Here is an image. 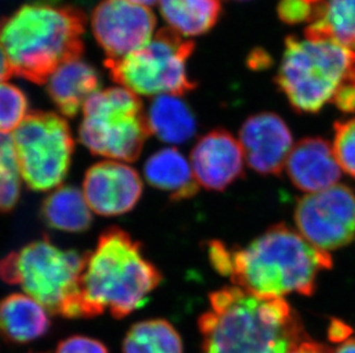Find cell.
I'll use <instances>...</instances> for the list:
<instances>
[{"label": "cell", "instance_id": "cell-1", "mask_svg": "<svg viewBox=\"0 0 355 353\" xmlns=\"http://www.w3.org/2000/svg\"><path fill=\"white\" fill-rule=\"evenodd\" d=\"M198 326L202 353H290L309 338L284 298H259L238 287L209 295Z\"/></svg>", "mask_w": 355, "mask_h": 353}, {"label": "cell", "instance_id": "cell-2", "mask_svg": "<svg viewBox=\"0 0 355 353\" xmlns=\"http://www.w3.org/2000/svg\"><path fill=\"white\" fill-rule=\"evenodd\" d=\"M162 279L138 241L122 228H107L96 248L84 253L80 318L97 317L108 311L115 319H123L148 303Z\"/></svg>", "mask_w": 355, "mask_h": 353}, {"label": "cell", "instance_id": "cell-3", "mask_svg": "<svg viewBox=\"0 0 355 353\" xmlns=\"http://www.w3.org/2000/svg\"><path fill=\"white\" fill-rule=\"evenodd\" d=\"M85 15L73 6L24 5L0 22V45L14 75L47 83L84 52Z\"/></svg>", "mask_w": 355, "mask_h": 353}, {"label": "cell", "instance_id": "cell-4", "mask_svg": "<svg viewBox=\"0 0 355 353\" xmlns=\"http://www.w3.org/2000/svg\"><path fill=\"white\" fill-rule=\"evenodd\" d=\"M331 267L330 253L277 224L248 247L232 251L230 278L236 287L259 298H283L292 293L312 296L318 272Z\"/></svg>", "mask_w": 355, "mask_h": 353}, {"label": "cell", "instance_id": "cell-5", "mask_svg": "<svg viewBox=\"0 0 355 353\" xmlns=\"http://www.w3.org/2000/svg\"><path fill=\"white\" fill-rule=\"evenodd\" d=\"M275 83L299 114H318L355 87V51L331 39L285 38Z\"/></svg>", "mask_w": 355, "mask_h": 353}, {"label": "cell", "instance_id": "cell-6", "mask_svg": "<svg viewBox=\"0 0 355 353\" xmlns=\"http://www.w3.org/2000/svg\"><path fill=\"white\" fill-rule=\"evenodd\" d=\"M84 255L42 239L0 260V280L24 293L54 316L80 318V277Z\"/></svg>", "mask_w": 355, "mask_h": 353}, {"label": "cell", "instance_id": "cell-7", "mask_svg": "<svg viewBox=\"0 0 355 353\" xmlns=\"http://www.w3.org/2000/svg\"><path fill=\"white\" fill-rule=\"evenodd\" d=\"M150 136L143 102L125 87L98 91L84 105L80 141L94 155L134 162Z\"/></svg>", "mask_w": 355, "mask_h": 353}, {"label": "cell", "instance_id": "cell-8", "mask_svg": "<svg viewBox=\"0 0 355 353\" xmlns=\"http://www.w3.org/2000/svg\"><path fill=\"white\" fill-rule=\"evenodd\" d=\"M195 48L193 40L171 28H162L139 50L121 59H106L105 67L112 80L134 93L181 97L197 87L187 71Z\"/></svg>", "mask_w": 355, "mask_h": 353}, {"label": "cell", "instance_id": "cell-9", "mask_svg": "<svg viewBox=\"0 0 355 353\" xmlns=\"http://www.w3.org/2000/svg\"><path fill=\"white\" fill-rule=\"evenodd\" d=\"M12 139L21 178L31 190L44 192L64 181L75 150L64 117L50 111L29 113Z\"/></svg>", "mask_w": 355, "mask_h": 353}, {"label": "cell", "instance_id": "cell-10", "mask_svg": "<svg viewBox=\"0 0 355 353\" xmlns=\"http://www.w3.org/2000/svg\"><path fill=\"white\" fill-rule=\"evenodd\" d=\"M300 235L318 250L330 251L355 241V192L346 185L302 197L295 209Z\"/></svg>", "mask_w": 355, "mask_h": 353}, {"label": "cell", "instance_id": "cell-11", "mask_svg": "<svg viewBox=\"0 0 355 353\" xmlns=\"http://www.w3.org/2000/svg\"><path fill=\"white\" fill-rule=\"evenodd\" d=\"M155 24L150 8L127 0H103L91 17L94 37L107 59H121L148 45Z\"/></svg>", "mask_w": 355, "mask_h": 353}, {"label": "cell", "instance_id": "cell-12", "mask_svg": "<svg viewBox=\"0 0 355 353\" xmlns=\"http://www.w3.org/2000/svg\"><path fill=\"white\" fill-rule=\"evenodd\" d=\"M143 193L137 171L127 164L103 161L89 168L83 181V195L91 210L106 217L132 210Z\"/></svg>", "mask_w": 355, "mask_h": 353}, {"label": "cell", "instance_id": "cell-13", "mask_svg": "<svg viewBox=\"0 0 355 353\" xmlns=\"http://www.w3.org/2000/svg\"><path fill=\"white\" fill-rule=\"evenodd\" d=\"M239 143L248 167L260 174L279 176L293 147L291 131L277 114L260 113L245 120Z\"/></svg>", "mask_w": 355, "mask_h": 353}, {"label": "cell", "instance_id": "cell-14", "mask_svg": "<svg viewBox=\"0 0 355 353\" xmlns=\"http://www.w3.org/2000/svg\"><path fill=\"white\" fill-rule=\"evenodd\" d=\"M244 153L241 143L225 129L205 134L191 152L196 180L208 190H223L244 176Z\"/></svg>", "mask_w": 355, "mask_h": 353}, {"label": "cell", "instance_id": "cell-15", "mask_svg": "<svg viewBox=\"0 0 355 353\" xmlns=\"http://www.w3.org/2000/svg\"><path fill=\"white\" fill-rule=\"evenodd\" d=\"M285 170L298 190L309 194L335 186L342 176L331 145L318 137L305 138L293 145Z\"/></svg>", "mask_w": 355, "mask_h": 353}, {"label": "cell", "instance_id": "cell-16", "mask_svg": "<svg viewBox=\"0 0 355 353\" xmlns=\"http://www.w3.org/2000/svg\"><path fill=\"white\" fill-rule=\"evenodd\" d=\"M101 78L92 66L78 60L61 66L46 83L51 100L64 116L74 117L87 99L98 92Z\"/></svg>", "mask_w": 355, "mask_h": 353}, {"label": "cell", "instance_id": "cell-17", "mask_svg": "<svg viewBox=\"0 0 355 353\" xmlns=\"http://www.w3.org/2000/svg\"><path fill=\"white\" fill-rule=\"evenodd\" d=\"M50 328L46 310L28 295L12 293L0 300V337L8 343H31Z\"/></svg>", "mask_w": 355, "mask_h": 353}, {"label": "cell", "instance_id": "cell-18", "mask_svg": "<svg viewBox=\"0 0 355 353\" xmlns=\"http://www.w3.org/2000/svg\"><path fill=\"white\" fill-rule=\"evenodd\" d=\"M145 178L155 188L168 193L173 201L195 197L199 183L188 160L176 148H162L145 162Z\"/></svg>", "mask_w": 355, "mask_h": 353}, {"label": "cell", "instance_id": "cell-19", "mask_svg": "<svg viewBox=\"0 0 355 353\" xmlns=\"http://www.w3.org/2000/svg\"><path fill=\"white\" fill-rule=\"evenodd\" d=\"M151 134L171 145H182L195 137L197 120L184 100L176 96H159L152 100L148 114Z\"/></svg>", "mask_w": 355, "mask_h": 353}, {"label": "cell", "instance_id": "cell-20", "mask_svg": "<svg viewBox=\"0 0 355 353\" xmlns=\"http://www.w3.org/2000/svg\"><path fill=\"white\" fill-rule=\"evenodd\" d=\"M40 216L46 226L68 233H82L92 225L85 197L74 186H60L43 201Z\"/></svg>", "mask_w": 355, "mask_h": 353}, {"label": "cell", "instance_id": "cell-21", "mask_svg": "<svg viewBox=\"0 0 355 353\" xmlns=\"http://www.w3.org/2000/svg\"><path fill=\"white\" fill-rule=\"evenodd\" d=\"M304 35L335 40L355 51V0H318Z\"/></svg>", "mask_w": 355, "mask_h": 353}, {"label": "cell", "instance_id": "cell-22", "mask_svg": "<svg viewBox=\"0 0 355 353\" xmlns=\"http://www.w3.org/2000/svg\"><path fill=\"white\" fill-rule=\"evenodd\" d=\"M160 12L171 29L183 36L207 34L221 17V0H159Z\"/></svg>", "mask_w": 355, "mask_h": 353}, {"label": "cell", "instance_id": "cell-23", "mask_svg": "<svg viewBox=\"0 0 355 353\" xmlns=\"http://www.w3.org/2000/svg\"><path fill=\"white\" fill-rule=\"evenodd\" d=\"M122 351L123 353H183V342L178 330L167 320H143L128 330Z\"/></svg>", "mask_w": 355, "mask_h": 353}, {"label": "cell", "instance_id": "cell-24", "mask_svg": "<svg viewBox=\"0 0 355 353\" xmlns=\"http://www.w3.org/2000/svg\"><path fill=\"white\" fill-rule=\"evenodd\" d=\"M21 174L13 139L0 134V212H8L20 199Z\"/></svg>", "mask_w": 355, "mask_h": 353}, {"label": "cell", "instance_id": "cell-25", "mask_svg": "<svg viewBox=\"0 0 355 353\" xmlns=\"http://www.w3.org/2000/svg\"><path fill=\"white\" fill-rule=\"evenodd\" d=\"M26 94L13 84L0 83V134L17 130L28 115Z\"/></svg>", "mask_w": 355, "mask_h": 353}, {"label": "cell", "instance_id": "cell-26", "mask_svg": "<svg viewBox=\"0 0 355 353\" xmlns=\"http://www.w3.org/2000/svg\"><path fill=\"white\" fill-rule=\"evenodd\" d=\"M332 150L340 169L355 179V117L336 122Z\"/></svg>", "mask_w": 355, "mask_h": 353}, {"label": "cell", "instance_id": "cell-27", "mask_svg": "<svg viewBox=\"0 0 355 353\" xmlns=\"http://www.w3.org/2000/svg\"><path fill=\"white\" fill-rule=\"evenodd\" d=\"M312 6L306 0H279L277 15L285 24H309L312 19Z\"/></svg>", "mask_w": 355, "mask_h": 353}, {"label": "cell", "instance_id": "cell-28", "mask_svg": "<svg viewBox=\"0 0 355 353\" xmlns=\"http://www.w3.org/2000/svg\"><path fill=\"white\" fill-rule=\"evenodd\" d=\"M55 353H110L108 349L101 341L91 337L74 335L61 341L58 344Z\"/></svg>", "mask_w": 355, "mask_h": 353}, {"label": "cell", "instance_id": "cell-29", "mask_svg": "<svg viewBox=\"0 0 355 353\" xmlns=\"http://www.w3.org/2000/svg\"><path fill=\"white\" fill-rule=\"evenodd\" d=\"M208 255L211 265L215 271L225 277L232 274V251L225 247L221 241H211L208 244Z\"/></svg>", "mask_w": 355, "mask_h": 353}, {"label": "cell", "instance_id": "cell-30", "mask_svg": "<svg viewBox=\"0 0 355 353\" xmlns=\"http://www.w3.org/2000/svg\"><path fill=\"white\" fill-rule=\"evenodd\" d=\"M329 340L334 343H344L352 334V328L339 319H331L328 330Z\"/></svg>", "mask_w": 355, "mask_h": 353}, {"label": "cell", "instance_id": "cell-31", "mask_svg": "<svg viewBox=\"0 0 355 353\" xmlns=\"http://www.w3.org/2000/svg\"><path fill=\"white\" fill-rule=\"evenodd\" d=\"M290 353H332V351L325 345L316 343V342H313L307 338V340L302 341V343L298 344Z\"/></svg>", "mask_w": 355, "mask_h": 353}, {"label": "cell", "instance_id": "cell-32", "mask_svg": "<svg viewBox=\"0 0 355 353\" xmlns=\"http://www.w3.org/2000/svg\"><path fill=\"white\" fill-rule=\"evenodd\" d=\"M13 75V71L10 68V62H8L6 55L3 53V47L0 45V83L1 82H6Z\"/></svg>", "mask_w": 355, "mask_h": 353}, {"label": "cell", "instance_id": "cell-33", "mask_svg": "<svg viewBox=\"0 0 355 353\" xmlns=\"http://www.w3.org/2000/svg\"><path fill=\"white\" fill-rule=\"evenodd\" d=\"M270 60V59H267V54L265 52H261V54L259 55L258 52H255V57H250L248 59V62H250V66L252 68H255V69H259V68L267 67V61Z\"/></svg>", "mask_w": 355, "mask_h": 353}, {"label": "cell", "instance_id": "cell-34", "mask_svg": "<svg viewBox=\"0 0 355 353\" xmlns=\"http://www.w3.org/2000/svg\"><path fill=\"white\" fill-rule=\"evenodd\" d=\"M332 353H355V340H347Z\"/></svg>", "mask_w": 355, "mask_h": 353}, {"label": "cell", "instance_id": "cell-35", "mask_svg": "<svg viewBox=\"0 0 355 353\" xmlns=\"http://www.w3.org/2000/svg\"><path fill=\"white\" fill-rule=\"evenodd\" d=\"M127 1L141 5V6H151L153 3H157L158 0H127Z\"/></svg>", "mask_w": 355, "mask_h": 353}, {"label": "cell", "instance_id": "cell-36", "mask_svg": "<svg viewBox=\"0 0 355 353\" xmlns=\"http://www.w3.org/2000/svg\"><path fill=\"white\" fill-rule=\"evenodd\" d=\"M234 1H239V3H244V1H248V0H234Z\"/></svg>", "mask_w": 355, "mask_h": 353}]
</instances>
